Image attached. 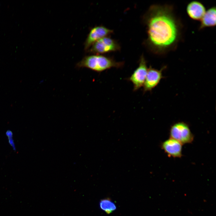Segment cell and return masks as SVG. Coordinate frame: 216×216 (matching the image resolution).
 <instances>
[{
  "mask_svg": "<svg viewBox=\"0 0 216 216\" xmlns=\"http://www.w3.org/2000/svg\"><path fill=\"white\" fill-rule=\"evenodd\" d=\"M173 6L151 5L143 16L146 27L147 47L152 52L163 55L175 49L182 37V26Z\"/></svg>",
  "mask_w": 216,
  "mask_h": 216,
  "instance_id": "cell-1",
  "label": "cell"
},
{
  "mask_svg": "<svg viewBox=\"0 0 216 216\" xmlns=\"http://www.w3.org/2000/svg\"><path fill=\"white\" fill-rule=\"evenodd\" d=\"M124 62H117L113 58L99 54L86 56L76 65L77 68H87L97 72H101L112 68H120Z\"/></svg>",
  "mask_w": 216,
  "mask_h": 216,
  "instance_id": "cell-2",
  "label": "cell"
},
{
  "mask_svg": "<svg viewBox=\"0 0 216 216\" xmlns=\"http://www.w3.org/2000/svg\"><path fill=\"white\" fill-rule=\"evenodd\" d=\"M170 138L174 139L182 144L192 142L194 135L188 124L183 122H179L173 124L170 130Z\"/></svg>",
  "mask_w": 216,
  "mask_h": 216,
  "instance_id": "cell-3",
  "label": "cell"
},
{
  "mask_svg": "<svg viewBox=\"0 0 216 216\" xmlns=\"http://www.w3.org/2000/svg\"><path fill=\"white\" fill-rule=\"evenodd\" d=\"M121 47L115 40L107 36L94 43L87 51L93 54H103L120 50Z\"/></svg>",
  "mask_w": 216,
  "mask_h": 216,
  "instance_id": "cell-4",
  "label": "cell"
},
{
  "mask_svg": "<svg viewBox=\"0 0 216 216\" xmlns=\"http://www.w3.org/2000/svg\"><path fill=\"white\" fill-rule=\"evenodd\" d=\"M147 62L144 56L140 57L139 64L128 80L133 85V91H136L143 86L147 73Z\"/></svg>",
  "mask_w": 216,
  "mask_h": 216,
  "instance_id": "cell-5",
  "label": "cell"
},
{
  "mask_svg": "<svg viewBox=\"0 0 216 216\" xmlns=\"http://www.w3.org/2000/svg\"><path fill=\"white\" fill-rule=\"evenodd\" d=\"M113 31L103 26H98L92 28L90 31L84 44V48L87 51L96 42L112 34Z\"/></svg>",
  "mask_w": 216,
  "mask_h": 216,
  "instance_id": "cell-6",
  "label": "cell"
},
{
  "mask_svg": "<svg viewBox=\"0 0 216 216\" xmlns=\"http://www.w3.org/2000/svg\"><path fill=\"white\" fill-rule=\"evenodd\" d=\"M166 67V66H164L160 70H158L152 68L151 66L149 67L143 86L144 93L151 91L158 84L163 78L162 71Z\"/></svg>",
  "mask_w": 216,
  "mask_h": 216,
  "instance_id": "cell-7",
  "label": "cell"
},
{
  "mask_svg": "<svg viewBox=\"0 0 216 216\" xmlns=\"http://www.w3.org/2000/svg\"><path fill=\"white\" fill-rule=\"evenodd\" d=\"M182 145L178 141L170 138L162 142L160 146L168 157L180 158L182 155Z\"/></svg>",
  "mask_w": 216,
  "mask_h": 216,
  "instance_id": "cell-8",
  "label": "cell"
},
{
  "mask_svg": "<svg viewBox=\"0 0 216 216\" xmlns=\"http://www.w3.org/2000/svg\"><path fill=\"white\" fill-rule=\"evenodd\" d=\"M186 12L188 16L192 19L200 20L206 12L204 5L197 1L190 2L186 7Z\"/></svg>",
  "mask_w": 216,
  "mask_h": 216,
  "instance_id": "cell-9",
  "label": "cell"
},
{
  "mask_svg": "<svg viewBox=\"0 0 216 216\" xmlns=\"http://www.w3.org/2000/svg\"><path fill=\"white\" fill-rule=\"evenodd\" d=\"M199 30L216 25V7L213 6L208 9L200 20Z\"/></svg>",
  "mask_w": 216,
  "mask_h": 216,
  "instance_id": "cell-10",
  "label": "cell"
},
{
  "mask_svg": "<svg viewBox=\"0 0 216 216\" xmlns=\"http://www.w3.org/2000/svg\"><path fill=\"white\" fill-rule=\"evenodd\" d=\"M99 206L107 214L111 213L116 209L115 203L108 198L101 200L99 202Z\"/></svg>",
  "mask_w": 216,
  "mask_h": 216,
  "instance_id": "cell-11",
  "label": "cell"
}]
</instances>
